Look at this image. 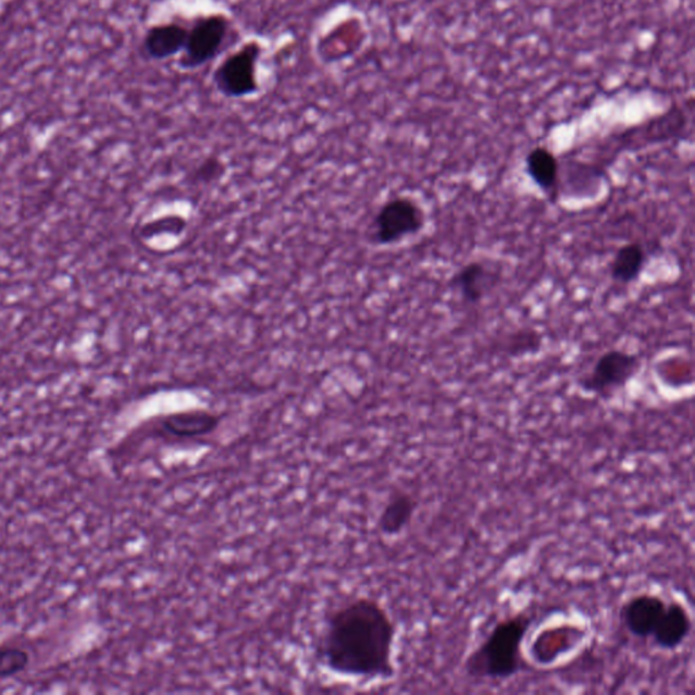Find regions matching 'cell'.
I'll return each instance as SVG.
<instances>
[{"mask_svg":"<svg viewBox=\"0 0 695 695\" xmlns=\"http://www.w3.org/2000/svg\"><path fill=\"white\" fill-rule=\"evenodd\" d=\"M398 629L380 600L360 595L327 615L317 654L333 674L360 682L396 677Z\"/></svg>","mask_w":695,"mask_h":695,"instance_id":"cell-1","label":"cell"},{"mask_svg":"<svg viewBox=\"0 0 695 695\" xmlns=\"http://www.w3.org/2000/svg\"><path fill=\"white\" fill-rule=\"evenodd\" d=\"M534 617L517 612L497 622L484 642L464 661L467 675L475 681H508L521 674L528 663L523 656L525 637Z\"/></svg>","mask_w":695,"mask_h":695,"instance_id":"cell-2","label":"cell"},{"mask_svg":"<svg viewBox=\"0 0 695 695\" xmlns=\"http://www.w3.org/2000/svg\"><path fill=\"white\" fill-rule=\"evenodd\" d=\"M264 53L261 42L250 40L228 53L212 73V85L227 100H244L261 90L259 64Z\"/></svg>","mask_w":695,"mask_h":695,"instance_id":"cell-3","label":"cell"},{"mask_svg":"<svg viewBox=\"0 0 695 695\" xmlns=\"http://www.w3.org/2000/svg\"><path fill=\"white\" fill-rule=\"evenodd\" d=\"M232 20L221 13L197 16L188 26V38L177 60L181 71H197L215 60L226 46Z\"/></svg>","mask_w":695,"mask_h":695,"instance_id":"cell-4","label":"cell"},{"mask_svg":"<svg viewBox=\"0 0 695 695\" xmlns=\"http://www.w3.org/2000/svg\"><path fill=\"white\" fill-rule=\"evenodd\" d=\"M642 369L637 355L609 349L595 361L588 374L580 377L579 387L600 399H610L625 388Z\"/></svg>","mask_w":695,"mask_h":695,"instance_id":"cell-5","label":"cell"},{"mask_svg":"<svg viewBox=\"0 0 695 695\" xmlns=\"http://www.w3.org/2000/svg\"><path fill=\"white\" fill-rule=\"evenodd\" d=\"M425 212L408 196H396L380 208L372 223V240L377 246H392L423 232Z\"/></svg>","mask_w":695,"mask_h":695,"instance_id":"cell-6","label":"cell"},{"mask_svg":"<svg viewBox=\"0 0 695 695\" xmlns=\"http://www.w3.org/2000/svg\"><path fill=\"white\" fill-rule=\"evenodd\" d=\"M501 281V273L488 262L474 260L459 268L448 283V287L458 294L468 306H479L495 291Z\"/></svg>","mask_w":695,"mask_h":695,"instance_id":"cell-7","label":"cell"},{"mask_svg":"<svg viewBox=\"0 0 695 695\" xmlns=\"http://www.w3.org/2000/svg\"><path fill=\"white\" fill-rule=\"evenodd\" d=\"M221 423L222 415L208 410H186L162 418L158 424L157 435L167 442H196L212 435Z\"/></svg>","mask_w":695,"mask_h":695,"instance_id":"cell-8","label":"cell"},{"mask_svg":"<svg viewBox=\"0 0 695 695\" xmlns=\"http://www.w3.org/2000/svg\"><path fill=\"white\" fill-rule=\"evenodd\" d=\"M667 601L663 596L653 593L632 595L623 601L620 620L625 631L634 638L648 640L653 636L656 623L663 615Z\"/></svg>","mask_w":695,"mask_h":695,"instance_id":"cell-9","label":"cell"},{"mask_svg":"<svg viewBox=\"0 0 695 695\" xmlns=\"http://www.w3.org/2000/svg\"><path fill=\"white\" fill-rule=\"evenodd\" d=\"M693 632V618L686 605L680 600L667 601L663 615L656 623L650 638L656 647L663 650H677L687 642Z\"/></svg>","mask_w":695,"mask_h":695,"instance_id":"cell-10","label":"cell"},{"mask_svg":"<svg viewBox=\"0 0 695 695\" xmlns=\"http://www.w3.org/2000/svg\"><path fill=\"white\" fill-rule=\"evenodd\" d=\"M188 26L178 22H165L149 27L141 40V54L150 62H165L183 53Z\"/></svg>","mask_w":695,"mask_h":695,"instance_id":"cell-11","label":"cell"},{"mask_svg":"<svg viewBox=\"0 0 695 695\" xmlns=\"http://www.w3.org/2000/svg\"><path fill=\"white\" fill-rule=\"evenodd\" d=\"M524 169L531 183L556 201L560 191L561 167L555 152L545 146H536L525 156Z\"/></svg>","mask_w":695,"mask_h":695,"instance_id":"cell-12","label":"cell"},{"mask_svg":"<svg viewBox=\"0 0 695 695\" xmlns=\"http://www.w3.org/2000/svg\"><path fill=\"white\" fill-rule=\"evenodd\" d=\"M418 508L419 500L410 492L394 489L377 517V530L388 538L401 535L412 524Z\"/></svg>","mask_w":695,"mask_h":695,"instance_id":"cell-13","label":"cell"},{"mask_svg":"<svg viewBox=\"0 0 695 695\" xmlns=\"http://www.w3.org/2000/svg\"><path fill=\"white\" fill-rule=\"evenodd\" d=\"M648 262V251L643 244L629 243L616 251L610 262L611 281L620 286L637 282Z\"/></svg>","mask_w":695,"mask_h":695,"instance_id":"cell-14","label":"cell"},{"mask_svg":"<svg viewBox=\"0 0 695 695\" xmlns=\"http://www.w3.org/2000/svg\"><path fill=\"white\" fill-rule=\"evenodd\" d=\"M30 665V655L16 645H0V680L22 674Z\"/></svg>","mask_w":695,"mask_h":695,"instance_id":"cell-15","label":"cell"},{"mask_svg":"<svg viewBox=\"0 0 695 695\" xmlns=\"http://www.w3.org/2000/svg\"><path fill=\"white\" fill-rule=\"evenodd\" d=\"M507 352L511 356H523L538 352L542 346V338L534 330H521L510 335L507 343Z\"/></svg>","mask_w":695,"mask_h":695,"instance_id":"cell-16","label":"cell"},{"mask_svg":"<svg viewBox=\"0 0 695 695\" xmlns=\"http://www.w3.org/2000/svg\"><path fill=\"white\" fill-rule=\"evenodd\" d=\"M223 169V163L216 160V158H208V160L196 169L195 178L199 179L200 183H211L212 179L221 177Z\"/></svg>","mask_w":695,"mask_h":695,"instance_id":"cell-17","label":"cell"}]
</instances>
